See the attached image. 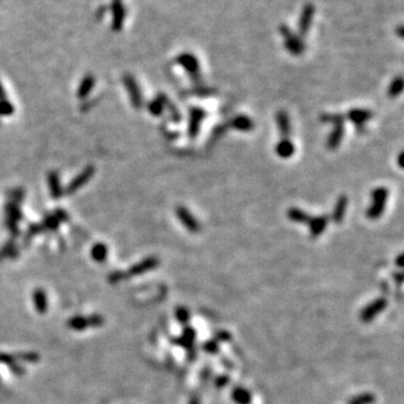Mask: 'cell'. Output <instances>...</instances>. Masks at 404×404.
Here are the masks:
<instances>
[{"label": "cell", "mask_w": 404, "mask_h": 404, "mask_svg": "<svg viewBox=\"0 0 404 404\" xmlns=\"http://www.w3.org/2000/svg\"><path fill=\"white\" fill-rule=\"evenodd\" d=\"M156 98L160 99V100L162 101V104H163V106H164V108H166V109L169 110L170 115H171V119H172V121L175 122V124H177V122H180L181 119H182L181 114H180L179 110H177L175 105H174L173 102H172L171 100H170L169 97L166 96L165 93H158L157 96H156Z\"/></svg>", "instance_id": "cell-25"}, {"label": "cell", "mask_w": 404, "mask_h": 404, "mask_svg": "<svg viewBox=\"0 0 404 404\" xmlns=\"http://www.w3.org/2000/svg\"><path fill=\"white\" fill-rule=\"evenodd\" d=\"M387 198H389V191L386 188H377L372 192V205L366 212L368 219L376 220L383 215Z\"/></svg>", "instance_id": "cell-2"}, {"label": "cell", "mask_w": 404, "mask_h": 404, "mask_svg": "<svg viewBox=\"0 0 404 404\" xmlns=\"http://www.w3.org/2000/svg\"><path fill=\"white\" fill-rule=\"evenodd\" d=\"M15 363H17V359H16L15 355L7 354V352H0V364H3V365L9 367Z\"/></svg>", "instance_id": "cell-43"}, {"label": "cell", "mask_w": 404, "mask_h": 404, "mask_svg": "<svg viewBox=\"0 0 404 404\" xmlns=\"http://www.w3.org/2000/svg\"><path fill=\"white\" fill-rule=\"evenodd\" d=\"M42 226L44 231H57L60 227V221L53 213H47L42 221Z\"/></svg>", "instance_id": "cell-32"}, {"label": "cell", "mask_w": 404, "mask_h": 404, "mask_svg": "<svg viewBox=\"0 0 404 404\" xmlns=\"http://www.w3.org/2000/svg\"><path fill=\"white\" fill-rule=\"evenodd\" d=\"M17 362H24V363H29V364H35L38 363L39 359H41V356L37 352L35 351H21L18 354L15 355Z\"/></svg>", "instance_id": "cell-30"}, {"label": "cell", "mask_w": 404, "mask_h": 404, "mask_svg": "<svg viewBox=\"0 0 404 404\" xmlns=\"http://www.w3.org/2000/svg\"><path fill=\"white\" fill-rule=\"evenodd\" d=\"M229 382H231V377H229V375L227 374L219 375L215 379V385L216 387H218V389H224V387L228 385Z\"/></svg>", "instance_id": "cell-44"}, {"label": "cell", "mask_w": 404, "mask_h": 404, "mask_svg": "<svg viewBox=\"0 0 404 404\" xmlns=\"http://www.w3.org/2000/svg\"><path fill=\"white\" fill-rule=\"evenodd\" d=\"M94 173H96V169H94L93 165L86 166V168L82 170V172L79 173L78 175L66 185V188L64 189V195L71 196L74 195L75 192H78L79 190L82 187H85V185L92 179Z\"/></svg>", "instance_id": "cell-6"}, {"label": "cell", "mask_w": 404, "mask_h": 404, "mask_svg": "<svg viewBox=\"0 0 404 404\" xmlns=\"http://www.w3.org/2000/svg\"><path fill=\"white\" fill-rule=\"evenodd\" d=\"M122 82L124 86L127 89V92L129 94L130 102H132L133 107L136 110H140L143 108V94L140 86L132 74H125L122 78Z\"/></svg>", "instance_id": "cell-7"}, {"label": "cell", "mask_w": 404, "mask_h": 404, "mask_svg": "<svg viewBox=\"0 0 404 404\" xmlns=\"http://www.w3.org/2000/svg\"><path fill=\"white\" fill-rule=\"evenodd\" d=\"M328 221H329V219H328L327 216H317L310 218L308 224L309 231H310V235L312 238H317V237H319L324 231H326Z\"/></svg>", "instance_id": "cell-18"}, {"label": "cell", "mask_w": 404, "mask_h": 404, "mask_svg": "<svg viewBox=\"0 0 404 404\" xmlns=\"http://www.w3.org/2000/svg\"><path fill=\"white\" fill-rule=\"evenodd\" d=\"M202 349H203V351L208 352V354L210 355L218 354V351H219V344L213 339L208 340V342H205L203 345H202Z\"/></svg>", "instance_id": "cell-40"}, {"label": "cell", "mask_w": 404, "mask_h": 404, "mask_svg": "<svg viewBox=\"0 0 404 404\" xmlns=\"http://www.w3.org/2000/svg\"><path fill=\"white\" fill-rule=\"evenodd\" d=\"M403 91V79L402 77H397L393 79V81L390 85L389 88V96L391 98H397Z\"/></svg>", "instance_id": "cell-33"}, {"label": "cell", "mask_w": 404, "mask_h": 404, "mask_svg": "<svg viewBox=\"0 0 404 404\" xmlns=\"http://www.w3.org/2000/svg\"><path fill=\"white\" fill-rule=\"evenodd\" d=\"M125 280H128L127 273L125 271H114L108 276V282L110 284H118Z\"/></svg>", "instance_id": "cell-37"}, {"label": "cell", "mask_w": 404, "mask_h": 404, "mask_svg": "<svg viewBox=\"0 0 404 404\" xmlns=\"http://www.w3.org/2000/svg\"><path fill=\"white\" fill-rule=\"evenodd\" d=\"M316 13V8L312 3H306L302 8V13L300 15L299 19V34L300 36L304 37L310 30L312 18Z\"/></svg>", "instance_id": "cell-14"}, {"label": "cell", "mask_w": 404, "mask_h": 404, "mask_svg": "<svg viewBox=\"0 0 404 404\" xmlns=\"http://www.w3.org/2000/svg\"><path fill=\"white\" fill-rule=\"evenodd\" d=\"M158 265H160V260L155 256H148L144 259L141 262H138L137 264H135L134 266L130 267L127 272L128 279L130 276H138L142 274H145V273L153 271L155 269Z\"/></svg>", "instance_id": "cell-11"}, {"label": "cell", "mask_w": 404, "mask_h": 404, "mask_svg": "<svg viewBox=\"0 0 404 404\" xmlns=\"http://www.w3.org/2000/svg\"><path fill=\"white\" fill-rule=\"evenodd\" d=\"M5 215L8 219H11L16 221V223H21L23 220V211L21 209V205L15 202L7 201L5 204Z\"/></svg>", "instance_id": "cell-26"}, {"label": "cell", "mask_w": 404, "mask_h": 404, "mask_svg": "<svg viewBox=\"0 0 404 404\" xmlns=\"http://www.w3.org/2000/svg\"><path fill=\"white\" fill-rule=\"evenodd\" d=\"M53 215L58 218V221H63V223H64V221H67L69 220V215H67V212L65 211V210H63V209H55L54 211L52 212Z\"/></svg>", "instance_id": "cell-46"}, {"label": "cell", "mask_w": 404, "mask_h": 404, "mask_svg": "<svg viewBox=\"0 0 404 404\" xmlns=\"http://www.w3.org/2000/svg\"><path fill=\"white\" fill-rule=\"evenodd\" d=\"M403 155H404L403 153H400V155H399V164L401 168L403 166Z\"/></svg>", "instance_id": "cell-52"}, {"label": "cell", "mask_w": 404, "mask_h": 404, "mask_svg": "<svg viewBox=\"0 0 404 404\" xmlns=\"http://www.w3.org/2000/svg\"><path fill=\"white\" fill-rule=\"evenodd\" d=\"M387 307V300L385 298H378L363 309L360 312V320L363 322H371Z\"/></svg>", "instance_id": "cell-10"}, {"label": "cell", "mask_w": 404, "mask_h": 404, "mask_svg": "<svg viewBox=\"0 0 404 404\" xmlns=\"http://www.w3.org/2000/svg\"><path fill=\"white\" fill-rule=\"evenodd\" d=\"M375 401L376 398L373 393L365 392V393L356 395L348 402V404H373Z\"/></svg>", "instance_id": "cell-31"}, {"label": "cell", "mask_w": 404, "mask_h": 404, "mask_svg": "<svg viewBox=\"0 0 404 404\" xmlns=\"http://www.w3.org/2000/svg\"><path fill=\"white\" fill-rule=\"evenodd\" d=\"M403 29H404L403 26H399L398 33H399V36H400V37H403V36H404V35H403Z\"/></svg>", "instance_id": "cell-51"}, {"label": "cell", "mask_w": 404, "mask_h": 404, "mask_svg": "<svg viewBox=\"0 0 404 404\" xmlns=\"http://www.w3.org/2000/svg\"><path fill=\"white\" fill-rule=\"evenodd\" d=\"M175 319L180 324H187L190 321V312L185 307H179L175 310Z\"/></svg>", "instance_id": "cell-36"}, {"label": "cell", "mask_w": 404, "mask_h": 404, "mask_svg": "<svg viewBox=\"0 0 404 404\" xmlns=\"http://www.w3.org/2000/svg\"><path fill=\"white\" fill-rule=\"evenodd\" d=\"M372 117H373V113H372L371 110L363 108L351 109L346 114V116H345V118L349 119L352 124L356 126L357 129H363L364 125H365L368 120H371Z\"/></svg>", "instance_id": "cell-15"}, {"label": "cell", "mask_w": 404, "mask_h": 404, "mask_svg": "<svg viewBox=\"0 0 404 404\" xmlns=\"http://www.w3.org/2000/svg\"><path fill=\"white\" fill-rule=\"evenodd\" d=\"M8 201L15 202V203L21 204V202L24 200V197H25V191L22 188H16L8 191L7 193Z\"/></svg>", "instance_id": "cell-35"}, {"label": "cell", "mask_w": 404, "mask_h": 404, "mask_svg": "<svg viewBox=\"0 0 404 404\" xmlns=\"http://www.w3.org/2000/svg\"><path fill=\"white\" fill-rule=\"evenodd\" d=\"M347 205H348L347 196H345V195L339 196L338 200H337L336 204H335L334 211H332L331 213V219L335 224L343 223V220L345 218V213H346V210H347Z\"/></svg>", "instance_id": "cell-20"}, {"label": "cell", "mask_w": 404, "mask_h": 404, "mask_svg": "<svg viewBox=\"0 0 404 404\" xmlns=\"http://www.w3.org/2000/svg\"><path fill=\"white\" fill-rule=\"evenodd\" d=\"M147 109L150 115H153V116H161L162 114L164 112V106L162 104V101L160 100L158 98L153 99V100H150L148 104H147Z\"/></svg>", "instance_id": "cell-34"}, {"label": "cell", "mask_w": 404, "mask_h": 404, "mask_svg": "<svg viewBox=\"0 0 404 404\" xmlns=\"http://www.w3.org/2000/svg\"><path fill=\"white\" fill-rule=\"evenodd\" d=\"M394 280L397 281V282L399 283V284H402V282H403V274L401 272L400 273H395L394 274Z\"/></svg>", "instance_id": "cell-49"}, {"label": "cell", "mask_w": 404, "mask_h": 404, "mask_svg": "<svg viewBox=\"0 0 404 404\" xmlns=\"http://www.w3.org/2000/svg\"><path fill=\"white\" fill-rule=\"evenodd\" d=\"M321 120L334 124V129H332L327 141L328 148H338L345 135V116L340 114H326L321 116Z\"/></svg>", "instance_id": "cell-1"}, {"label": "cell", "mask_w": 404, "mask_h": 404, "mask_svg": "<svg viewBox=\"0 0 404 404\" xmlns=\"http://www.w3.org/2000/svg\"><path fill=\"white\" fill-rule=\"evenodd\" d=\"M15 113V107L9 100L0 102V117L1 116H11Z\"/></svg>", "instance_id": "cell-39"}, {"label": "cell", "mask_w": 404, "mask_h": 404, "mask_svg": "<svg viewBox=\"0 0 404 404\" xmlns=\"http://www.w3.org/2000/svg\"><path fill=\"white\" fill-rule=\"evenodd\" d=\"M5 100H8V97H7V93L5 91V88H3L2 83L0 82V102L5 101Z\"/></svg>", "instance_id": "cell-47"}, {"label": "cell", "mask_w": 404, "mask_h": 404, "mask_svg": "<svg viewBox=\"0 0 404 404\" xmlns=\"http://www.w3.org/2000/svg\"><path fill=\"white\" fill-rule=\"evenodd\" d=\"M188 404H201L200 398L197 397V395H193V397L189 400Z\"/></svg>", "instance_id": "cell-48"}, {"label": "cell", "mask_w": 404, "mask_h": 404, "mask_svg": "<svg viewBox=\"0 0 404 404\" xmlns=\"http://www.w3.org/2000/svg\"><path fill=\"white\" fill-rule=\"evenodd\" d=\"M5 226L10 235L13 236V238H16V237H18L19 235H21V229H19L18 223H16V221L8 219V218H5Z\"/></svg>", "instance_id": "cell-38"}, {"label": "cell", "mask_w": 404, "mask_h": 404, "mask_svg": "<svg viewBox=\"0 0 404 404\" xmlns=\"http://www.w3.org/2000/svg\"><path fill=\"white\" fill-rule=\"evenodd\" d=\"M31 300H33V304L35 310H36L39 315H44L49 310V299H47V293L45 290L38 288L34 290L33 295H31Z\"/></svg>", "instance_id": "cell-17"}, {"label": "cell", "mask_w": 404, "mask_h": 404, "mask_svg": "<svg viewBox=\"0 0 404 404\" xmlns=\"http://www.w3.org/2000/svg\"><path fill=\"white\" fill-rule=\"evenodd\" d=\"M47 182H49L50 193L53 200H60L64 196V189H62L60 175L57 171H51L47 174Z\"/></svg>", "instance_id": "cell-16"}, {"label": "cell", "mask_w": 404, "mask_h": 404, "mask_svg": "<svg viewBox=\"0 0 404 404\" xmlns=\"http://www.w3.org/2000/svg\"><path fill=\"white\" fill-rule=\"evenodd\" d=\"M190 117L188 122V136L190 140H195L199 135L200 127L203 119L207 116V113L200 107H192L190 109Z\"/></svg>", "instance_id": "cell-8"}, {"label": "cell", "mask_w": 404, "mask_h": 404, "mask_svg": "<svg viewBox=\"0 0 404 404\" xmlns=\"http://www.w3.org/2000/svg\"><path fill=\"white\" fill-rule=\"evenodd\" d=\"M213 340L219 343H228L231 340V334L227 330H218L213 335Z\"/></svg>", "instance_id": "cell-42"}, {"label": "cell", "mask_w": 404, "mask_h": 404, "mask_svg": "<svg viewBox=\"0 0 404 404\" xmlns=\"http://www.w3.org/2000/svg\"><path fill=\"white\" fill-rule=\"evenodd\" d=\"M105 324V318L101 315L94 314L88 317L75 316L67 320V327L71 330L82 331L88 329V328H98L102 327Z\"/></svg>", "instance_id": "cell-3"}, {"label": "cell", "mask_w": 404, "mask_h": 404, "mask_svg": "<svg viewBox=\"0 0 404 404\" xmlns=\"http://www.w3.org/2000/svg\"><path fill=\"white\" fill-rule=\"evenodd\" d=\"M196 338H197V331L195 328H192L191 326H187V327H184L182 335L180 337H175V338H173L171 342L173 345H175V346L184 348V349H187L188 351L190 349H192V348H195Z\"/></svg>", "instance_id": "cell-13"}, {"label": "cell", "mask_w": 404, "mask_h": 404, "mask_svg": "<svg viewBox=\"0 0 404 404\" xmlns=\"http://www.w3.org/2000/svg\"><path fill=\"white\" fill-rule=\"evenodd\" d=\"M276 124L277 128H279V132L281 134L282 138H289L292 132V126H291V120L290 117L287 112L284 110H281L276 114Z\"/></svg>", "instance_id": "cell-19"}, {"label": "cell", "mask_w": 404, "mask_h": 404, "mask_svg": "<svg viewBox=\"0 0 404 404\" xmlns=\"http://www.w3.org/2000/svg\"><path fill=\"white\" fill-rule=\"evenodd\" d=\"M395 263H397V265H398V266H399L400 268L403 267V255H402V254L399 255L397 260H395Z\"/></svg>", "instance_id": "cell-50"}, {"label": "cell", "mask_w": 404, "mask_h": 404, "mask_svg": "<svg viewBox=\"0 0 404 404\" xmlns=\"http://www.w3.org/2000/svg\"><path fill=\"white\" fill-rule=\"evenodd\" d=\"M19 255V249L14 239L8 240L3 246L0 248V260L15 259Z\"/></svg>", "instance_id": "cell-29"}, {"label": "cell", "mask_w": 404, "mask_h": 404, "mask_svg": "<svg viewBox=\"0 0 404 404\" xmlns=\"http://www.w3.org/2000/svg\"><path fill=\"white\" fill-rule=\"evenodd\" d=\"M176 63L189 74L191 80L199 85L201 81L199 60L192 53H182L176 58Z\"/></svg>", "instance_id": "cell-4"}, {"label": "cell", "mask_w": 404, "mask_h": 404, "mask_svg": "<svg viewBox=\"0 0 404 404\" xmlns=\"http://www.w3.org/2000/svg\"><path fill=\"white\" fill-rule=\"evenodd\" d=\"M175 215L177 217L184 228L192 233H198L201 231V225L198 221L191 211L187 209L184 205H177L175 209Z\"/></svg>", "instance_id": "cell-9"}, {"label": "cell", "mask_w": 404, "mask_h": 404, "mask_svg": "<svg viewBox=\"0 0 404 404\" xmlns=\"http://www.w3.org/2000/svg\"><path fill=\"white\" fill-rule=\"evenodd\" d=\"M295 152V147L290 138H282L275 146V153L281 158H290Z\"/></svg>", "instance_id": "cell-22"}, {"label": "cell", "mask_w": 404, "mask_h": 404, "mask_svg": "<svg viewBox=\"0 0 404 404\" xmlns=\"http://www.w3.org/2000/svg\"><path fill=\"white\" fill-rule=\"evenodd\" d=\"M43 231H44V228H43L42 224H31L29 227V231H27L26 237H25V243L27 241V239L29 240L31 237L36 236L38 235V233H41Z\"/></svg>", "instance_id": "cell-41"}, {"label": "cell", "mask_w": 404, "mask_h": 404, "mask_svg": "<svg viewBox=\"0 0 404 404\" xmlns=\"http://www.w3.org/2000/svg\"><path fill=\"white\" fill-rule=\"evenodd\" d=\"M110 10H112L113 15L112 29L114 31H120L126 18V9L124 3H122V0H113L112 5H110Z\"/></svg>", "instance_id": "cell-12"}, {"label": "cell", "mask_w": 404, "mask_h": 404, "mask_svg": "<svg viewBox=\"0 0 404 404\" xmlns=\"http://www.w3.org/2000/svg\"><path fill=\"white\" fill-rule=\"evenodd\" d=\"M8 368H9V371L11 372V373H13L16 376H23V375L26 374L25 367H24L23 365H21V364H19L18 362L13 364V365H10Z\"/></svg>", "instance_id": "cell-45"}, {"label": "cell", "mask_w": 404, "mask_h": 404, "mask_svg": "<svg viewBox=\"0 0 404 404\" xmlns=\"http://www.w3.org/2000/svg\"><path fill=\"white\" fill-rule=\"evenodd\" d=\"M280 33L282 34V36L284 38L285 49H287L292 55L299 57V55L304 52L306 46H304L302 39L299 36H296V35L290 29V27L287 25H281Z\"/></svg>", "instance_id": "cell-5"}, {"label": "cell", "mask_w": 404, "mask_h": 404, "mask_svg": "<svg viewBox=\"0 0 404 404\" xmlns=\"http://www.w3.org/2000/svg\"><path fill=\"white\" fill-rule=\"evenodd\" d=\"M231 398L236 404H252L253 401L251 392L241 386L233 387L231 393Z\"/></svg>", "instance_id": "cell-23"}, {"label": "cell", "mask_w": 404, "mask_h": 404, "mask_svg": "<svg viewBox=\"0 0 404 404\" xmlns=\"http://www.w3.org/2000/svg\"><path fill=\"white\" fill-rule=\"evenodd\" d=\"M231 127L239 132H251L254 128V122L246 115H238L231 122Z\"/></svg>", "instance_id": "cell-24"}, {"label": "cell", "mask_w": 404, "mask_h": 404, "mask_svg": "<svg viewBox=\"0 0 404 404\" xmlns=\"http://www.w3.org/2000/svg\"><path fill=\"white\" fill-rule=\"evenodd\" d=\"M288 217L289 219L293 223H298V224H308L309 220H310L311 216L307 213L306 211H303L302 209L300 208H290L288 211Z\"/></svg>", "instance_id": "cell-28"}, {"label": "cell", "mask_w": 404, "mask_h": 404, "mask_svg": "<svg viewBox=\"0 0 404 404\" xmlns=\"http://www.w3.org/2000/svg\"><path fill=\"white\" fill-rule=\"evenodd\" d=\"M108 247L104 243H98L91 248V257L94 262L105 263L107 257H108Z\"/></svg>", "instance_id": "cell-27"}, {"label": "cell", "mask_w": 404, "mask_h": 404, "mask_svg": "<svg viewBox=\"0 0 404 404\" xmlns=\"http://www.w3.org/2000/svg\"><path fill=\"white\" fill-rule=\"evenodd\" d=\"M94 85H96V78L92 74H87L83 77L78 87L77 96L79 99H85L89 96L91 91L93 90Z\"/></svg>", "instance_id": "cell-21"}]
</instances>
